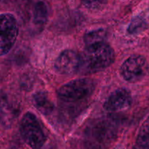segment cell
<instances>
[{"mask_svg": "<svg viewBox=\"0 0 149 149\" xmlns=\"http://www.w3.org/2000/svg\"><path fill=\"white\" fill-rule=\"evenodd\" d=\"M81 55L71 49L61 52L54 63V68L61 75H71L80 71Z\"/></svg>", "mask_w": 149, "mask_h": 149, "instance_id": "7", "label": "cell"}, {"mask_svg": "<svg viewBox=\"0 0 149 149\" xmlns=\"http://www.w3.org/2000/svg\"><path fill=\"white\" fill-rule=\"evenodd\" d=\"M107 32L104 29H98L90 31L84 35V42L86 47L106 42Z\"/></svg>", "mask_w": 149, "mask_h": 149, "instance_id": "10", "label": "cell"}, {"mask_svg": "<svg viewBox=\"0 0 149 149\" xmlns=\"http://www.w3.org/2000/svg\"><path fill=\"white\" fill-rule=\"evenodd\" d=\"M32 100L35 108L45 116L51 114L55 109L53 102L45 92L41 91L36 93L33 95Z\"/></svg>", "mask_w": 149, "mask_h": 149, "instance_id": "9", "label": "cell"}, {"mask_svg": "<svg viewBox=\"0 0 149 149\" xmlns=\"http://www.w3.org/2000/svg\"><path fill=\"white\" fill-rule=\"evenodd\" d=\"M148 23L143 17L141 15L133 17L127 28V32L131 35H137L147 29Z\"/></svg>", "mask_w": 149, "mask_h": 149, "instance_id": "13", "label": "cell"}, {"mask_svg": "<svg viewBox=\"0 0 149 149\" xmlns=\"http://www.w3.org/2000/svg\"><path fill=\"white\" fill-rule=\"evenodd\" d=\"M149 73L146 58L141 55L129 57L120 67V74L123 79L130 83L142 81Z\"/></svg>", "mask_w": 149, "mask_h": 149, "instance_id": "4", "label": "cell"}, {"mask_svg": "<svg viewBox=\"0 0 149 149\" xmlns=\"http://www.w3.org/2000/svg\"><path fill=\"white\" fill-rule=\"evenodd\" d=\"M132 103L131 93L125 88H119L114 90L107 97L103 104V108L107 111L116 112L125 110L130 107Z\"/></svg>", "mask_w": 149, "mask_h": 149, "instance_id": "8", "label": "cell"}, {"mask_svg": "<svg viewBox=\"0 0 149 149\" xmlns=\"http://www.w3.org/2000/svg\"><path fill=\"white\" fill-rule=\"evenodd\" d=\"M133 149H149V116L140 127Z\"/></svg>", "mask_w": 149, "mask_h": 149, "instance_id": "11", "label": "cell"}, {"mask_svg": "<svg viewBox=\"0 0 149 149\" xmlns=\"http://www.w3.org/2000/svg\"><path fill=\"white\" fill-rule=\"evenodd\" d=\"M114 59V50L106 42L87 47L81 55L80 71L85 74L103 71L110 66Z\"/></svg>", "mask_w": 149, "mask_h": 149, "instance_id": "1", "label": "cell"}, {"mask_svg": "<svg viewBox=\"0 0 149 149\" xmlns=\"http://www.w3.org/2000/svg\"><path fill=\"white\" fill-rule=\"evenodd\" d=\"M20 132L25 143L33 149L41 148L46 142V135L39 119L31 112L25 113L21 119Z\"/></svg>", "mask_w": 149, "mask_h": 149, "instance_id": "2", "label": "cell"}, {"mask_svg": "<svg viewBox=\"0 0 149 149\" xmlns=\"http://www.w3.org/2000/svg\"><path fill=\"white\" fill-rule=\"evenodd\" d=\"M95 89V83L90 78H80L70 81L61 86L58 96L65 102H75L88 97Z\"/></svg>", "mask_w": 149, "mask_h": 149, "instance_id": "3", "label": "cell"}, {"mask_svg": "<svg viewBox=\"0 0 149 149\" xmlns=\"http://www.w3.org/2000/svg\"><path fill=\"white\" fill-rule=\"evenodd\" d=\"M111 121L103 119L93 124L87 130L86 138L91 145L106 146L115 138L116 130Z\"/></svg>", "mask_w": 149, "mask_h": 149, "instance_id": "5", "label": "cell"}, {"mask_svg": "<svg viewBox=\"0 0 149 149\" xmlns=\"http://www.w3.org/2000/svg\"><path fill=\"white\" fill-rule=\"evenodd\" d=\"M0 19V55L4 56L14 46L18 35V27L16 18L11 13H2Z\"/></svg>", "mask_w": 149, "mask_h": 149, "instance_id": "6", "label": "cell"}, {"mask_svg": "<svg viewBox=\"0 0 149 149\" xmlns=\"http://www.w3.org/2000/svg\"><path fill=\"white\" fill-rule=\"evenodd\" d=\"M48 16H49V10L46 3L44 1H37L33 6V23L38 26L45 24L47 21Z\"/></svg>", "mask_w": 149, "mask_h": 149, "instance_id": "12", "label": "cell"}]
</instances>
